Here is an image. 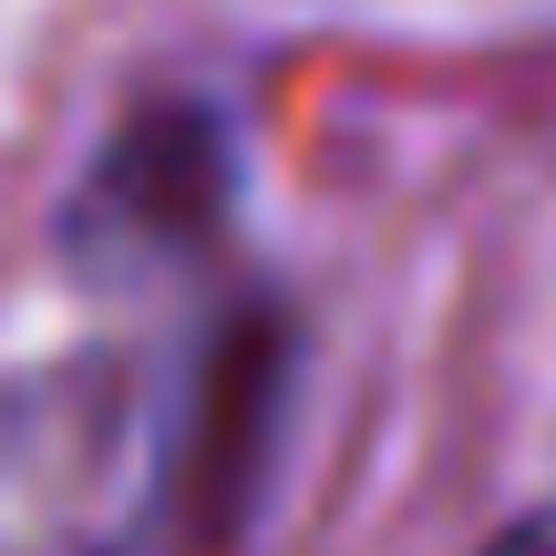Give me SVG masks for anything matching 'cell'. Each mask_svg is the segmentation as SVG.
I'll return each instance as SVG.
<instances>
[{
	"label": "cell",
	"mask_w": 556,
	"mask_h": 556,
	"mask_svg": "<svg viewBox=\"0 0 556 556\" xmlns=\"http://www.w3.org/2000/svg\"><path fill=\"white\" fill-rule=\"evenodd\" d=\"M165 464L135 361L73 351L0 371V556H135Z\"/></svg>",
	"instance_id": "6da1fadb"
},
{
	"label": "cell",
	"mask_w": 556,
	"mask_h": 556,
	"mask_svg": "<svg viewBox=\"0 0 556 556\" xmlns=\"http://www.w3.org/2000/svg\"><path fill=\"white\" fill-rule=\"evenodd\" d=\"M217 217H227V135L197 103H155V114H135L93 155L62 238H73L83 268L135 278V268H165L186 248H206Z\"/></svg>",
	"instance_id": "7a4b0ae2"
},
{
	"label": "cell",
	"mask_w": 556,
	"mask_h": 556,
	"mask_svg": "<svg viewBox=\"0 0 556 556\" xmlns=\"http://www.w3.org/2000/svg\"><path fill=\"white\" fill-rule=\"evenodd\" d=\"M484 556H556V505H536V516H516Z\"/></svg>",
	"instance_id": "3957f363"
}]
</instances>
